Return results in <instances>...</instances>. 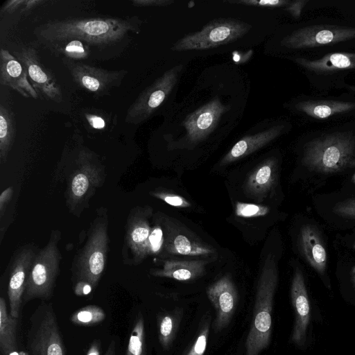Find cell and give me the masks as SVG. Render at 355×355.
I'll return each instance as SVG.
<instances>
[{"mask_svg": "<svg viewBox=\"0 0 355 355\" xmlns=\"http://www.w3.org/2000/svg\"><path fill=\"white\" fill-rule=\"evenodd\" d=\"M16 128L13 113L2 104L0 105V159L6 161L13 144Z\"/></svg>", "mask_w": 355, "mask_h": 355, "instance_id": "cell-26", "label": "cell"}, {"mask_svg": "<svg viewBox=\"0 0 355 355\" xmlns=\"http://www.w3.org/2000/svg\"><path fill=\"white\" fill-rule=\"evenodd\" d=\"M207 295L216 311L214 328L220 331L230 323L236 307L237 291L230 275H225L211 284Z\"/></svg>", "mask_w": 355, "mask_h": 355, "instance_id": "cell-15", "label": "cell"}, {"mask_svg": "<svg viewBox=\"0 0 355 355\" xmlns=\"http://www.w3.org/2000/svg\"><path fill=\"white\" fill-rule=\"evenodd\" d=\"M104 355H116V343L114 340L110 343Z\"/></svg>", "mask_w": 355, "mask_h": 355, "instance_id": "cell-44", "label": "cell"}, {"mask_svg": "<svg viewBox=\"0 0 355 355\" xmlns=\"http://www.w3.org/2000/svg\"><path fill=\"white\" fill-rule=\"evenodd\" d=\"M278 283L275 257L268 254L262 265L255 297L253 319L246 340V355H259L270 341L273 300Z\"/></svg>", "mask_w": 355, "mask_h": 355, "instance_id": "cell-2", "label": "cell"}, {"mask_svg": "<svg viewBox=\"0 0 355 355\" xmlns=\"http://www.w3.org/2000/svg\"><path fill=\"white\" fill-rule=\"evenodd\" d=\"M152 214L150 207L133 208L128 216L125 241L136 263L149 255V236L151 232L149 218Z\"/></svg>", "mask_w": 355, "mask_h": 355, "instance_id": "cell-14", "label": "cell"}, {"mask_svg": "<svg viewBox=\"0 0 355 355\" xmlns=\"http://www.w3.org/2000/svg\"><path fill=\"white\" fill-rule=\"evenodd\" d=\"M55 54H61L72 61L80 62L90 55L91 46L86 42L76 39L44 43Z\"/></svg>", "mask_w": 355, "mask_h": 355, "instance_id": "cell-25", "label": "cell"}, {"mask_svg": "<svg viewBox=\"0 0 355 355\" xmlns=\"http://www.w3.org/2000/svg\"><path fill=\"white\" fill-rule=\"evenodd\" d=\"M182 69L181 64L173 67L146 88L128 109L125 122L137 125L147 120L171 92Z\"/></svg>", "mask_w": 355, "mask_h": 355, "instance_id": "cell-8", "label": "cell"}, {"mask_svg": "<svg viewBox=\"0 0 355 355\" xmlns=\"http://www.w3.org/2000/svg\"><path fill=\"white\" fill-rule=\"evenodd\" d=\"M353 249H354V250H355V242H354V243L353 244Z\"/></svg>", "mask_w": 355, "mask_h": 355, "instance_id": "cell-47", "label": "cell"}, {"mask_svg": "<svg viewBox=\"0 0 355 355\" xmlns=\"http://www.w3.org/2000/svg\"><path fill=\"white\" fill-rule=\"evenodd\" d=\"M62 62L73 81L97 96L109 94L112 89L119 87L128 73L126 70H107L66 58H62Z\"/></svg>", "mask_w": 355, "mask_h": 355, "instance_id": "cell-9", "label": "cell"}, {"mask_svg": "<svg viewBox=\"0 0 355 355\" xmlns=\"http://www.w3.org/2000/svg\"><path fill=\"white\" fill-rule=\"evenodd\" d=\"M40 0H10L7 1L1 9V15H10L18 12H28L42 3Z\"/></svg>", "mask_w": 355, "mask_h": 355, "instance_id": "cell-34", "label": "cell"}, {"mask_svg": "<svg viewBox=\"0 0 355 355\" xmlns=\"http://www.w3.org/2000/svg\"><path fill=\"white\" fill-rule=\"evenodd\" d=\"M60 239V233L53 232L47 245L36 254L23 295L24 302L51 297L62 259L58 248Z\"/></svg>", "mask_w": 355, "mask_h": 355, "instance_id": "cell-5", "label": "cell"}, {"mask_svg": "<svg viewBox=\"0 0 355 355\" xmlns=\"http://www.w3.org/2000/svg\"><path fill=\"white\" fill-rule=\"evenodd\" d=\"M0 83L25 98H38V92L28 80L27 71L21 62L8 50H0Z\"/></svg>", "mask_w": 355, "mask_h": 355, "instance_id": "cell-17", "label": "cell"}, {"mask_svg": "<svg viewBox=\"0 0 355 355\" xmlns=\"http://www.w3.org/2000/svg\"><path fill=\"white\" fill-rule=\"evenodd\" d=\"M334 211L343 218L355 220V198L338 202L334 206Z\"/></svg>", "mask_w": 355, "mask_h": 355, "instance_id": "cell-37", "label": "cell"}, {"mask_svg": "<svg viewBox=\"0 0 355 355\" xmlns=\"http://www.w3.org/2000/svg\"><path fill=\"white\" fill-rule=\"evenodd\" d=\"M24 66L28 78L36 90L46 98L61 103L62 94L60 85L51 71L44 67L36 50L31 46H21L12 53Z\"/></svg>", "mask_w": 355, "mask_h": 355, "instance_id": "cell-10", "label": "cell"}, {"mask_svg": "<svg viewBox=\"0 0 355 355\" xmlns=\"http://www.w3.org/2000/svg\"><path fill=\"white\" fill-rule=\"evenodd\" d=\"M351 277H352V284H353L354 288L355 289V266L352 268Z\"/></svg>", "mask_w": 355, "mask_h": 355, "instance_id": "cell-45", "label": "cell"}, {"mask_svg": "<svg viewBox=\"0 0 355 355\" xmlns=\"http://www.w3.org/2000/svg\"><path fill=\"white\" fill-rule=\"evenodd\" d=\"M277 161L270 157L257 166L249 175L245 183V191L257 202H262L277 180Z\"/></svg>", "mask_w": 355, "mask_h": 355, "instance_id": "cell-19", "label": "cell"}, {"mask_svg": "<svg viewBox=\"0 0 355 355\" xmlns=\"http://www.w3.org/2000/svg\"><path fill=\"white\" fill-rule=\"evenodd\" d=\"M141 21L135 17H94L53 20L39 26L35 35L43 43L70 39L80 40L94 47L116 44L129 32H139Z\"/></svg>", "mask_w": 355, "mask_h": 355, "instance_id": "cell-1", "label": "cell"}, {"mask_svg": "<svg viewBox=\"0 0 355 355\" xmlns=\"http://www.w3.org/2000/svg\"><path fill=\"white\" fill-rule=\"evenodd\" d=\"M228 3H241L248 6L264 7V8H275L282 6L288 3L286 1L282 0H237V1H226Z\"/></svg>", "mask_w": 355, "mask_h": 355, "instance_id": "cell-38", "label": "cell"}, {"mask_svg": "<svg viewBox=\"0 0 355 355\" xmlns=\"http://www.w3.org/2000/svg\"><path fill=\"white\" fill-rule=\"evenodd\" d=\"M125 355H146L144 321L141 313L132 329Z\"/></svg>", "mask_w": 355, "mask_h": 355, "instance_id": "cell-30", "label": "cell"}, {"mask_svg": "<svg viewBox=\"0 0 355 355\" xmlns=\"http://www.w3.org/2000/svg\"><path fill=\"white\" fill-rule=\"evenodd\" d=\"M302 161L316 172L340 171L355 164V140L346 134L321 137L307 144Z\"/></svg>", "mask_w": 355, "mask_h": 355, "instance_id": "cell-3", "label": "cell"}, {"mask_svg": "<svg viewBox=\"0 0 355 355\" xmlns=\"http://www.w3.org/2000/svg\"><path fill=\"white\" fill-rule=\"evenodd\" d=\"M299 108L311 116L324 119L336 113L349 110L353 105L340 102H304L299 104Z\"/></svg>", "mask_w": 355, "mask_h": 355, "instance_id": "cell-27", "label": "cell"}, {"mask_svg": "<svg viewBox=\"0 0 355 355\" xmlns=\"http://www.w3.org/2000/svg\"><path fill=\"white\" fill-rule=\"evenodd\" d=\"M89 123L96 129H101L105 127V122L104 119L98 115L87 114L86 116Z\"/></svg>", "mask_w": 355, "mask_h": 355, "instance_id": "cell-41", "label": "cell"}, {"mask_svg": "<svg viewBox=\"0 0 355 355\" xmlns=\"http://www.w3.org/2000/svg\"><path fill=\"white\" fill-rule=\"evenodd\" d=\"M108 247L107 218H101L93 225L88 240L79 254L75 275L78 282L97 285L105 269Z\"/></svg>", "mask_w": 355, "mask_h": 355, "instance_id": "cell-6", "label": "cell"}, {"mask_svg": "<svg viewBox=\"0 0 355 355\" xmlns=\"http://www.w3.org/2000/svg\"><path fill=\"white\" fill-rule=\"evenodd\" d=\"M297 61L304 67L317 72L355 68V54L337 53L327 55L315 61L303 59H297Z\"/></svg>", "mask_w": 355, "mask_h": 355, "instance_id": "cell-24", "label": "cell"}, {"mask_svg": "<svg viewBox=\"0 0 355 355\" xmlns=\"http://www.w3.org/2000/svg\"><path fill=\"white\" fill-rule=\"evenodd\" d=\"M164 243L163 230L159 225L152 228L149 236V254H158Z\"/></svg>", "mask_w": 355, "mask_h": 355, "instance_id": "cell-36", "label": "cell"}, {"mask_svg": "<svg viewBox=\"0 0 355 355\" xmlns=\"http://www.w3.org/2000/svg\"><path fill=\"white\" fill-rule=\"evenodd\" d=\"M291 297L295 317L291 340L297 347L304 348L311 324V310L304 277L298 268L293 277Z\"/></svg>", "mask_w": 355, "mask_h": 355, "instance_id": "cell-11", "label": "cell"}, {"mask_svg": "<svg viewBox=\"0 0 355 355\" xmlns=\"http://www.w3.org/2000/svg\"><path fill=\"white\" fill-rule=\"evenodd\" d=\"M18 318L8 311L6 302L0 298V350L3 355H12L17 350V327Z\"/></svg>", "mask_w": 355, "mask_h": 355, "instance_id": "cell-23", "label": "cell"}, {"mask_svg": "<svg viewBox=\"0 0 355 355\" xmlns=\"http://www.w3.org/2000/svg\"><path fill=\"white\" fill-rule=\"evenodd\" d=\"M209 324V317H206L202 323L196 339L186 355H204L207 344Z\"/></svg>", "mask_w": 355, "mask_h": 355, "instance_id": "cell-32", "label": "cell"}, {"mask_svg": "<svg viewBox=\"0 0 355 355\" xmlns=\"http://www.w3.org/2000/svg\"><path fill=\"white\" fill-rule=\"evenodd\" d=\"M207 263L204 260L166 261L162 269L155 270L152 274L178 281H190L205 273Z\"/></svg>", "mask_w": 355, "mask_h": 355, "instance_id": "cell-22", "label": "cell"}, {"mask_svg": "<svg viewBox=\"0 0 355 355\" xmlns=\"http://www.w3.org/2000/svg\"><path fill=\"white\" fill-rule=\"evenodd\" d=\"M151 195L175 207L186 208L191 206V203L188 200L177 194L164 191H155L151 193Z\"/></svg>", "mask_w": 355, "mask_h": 355, "instance_id": "cell-35", "label": "cell"}, {"mask_svg": "<svg viewBox=\"0 0 355 355\" xmlns=\"http://www.w3.org/2000/svg\"><path fill=\"white\" fill-rule=\"evenodd\" d=\"M101 343L99 339L94 340L88 349L87 355H101Z\"/></svg>", "mask_w": 355, "mask_h": 355, "instance_id": "cell-43", "label": "cell"}, {"mask_svg": "<svg viewBox=\"0 0 355 355\" xmlns=\"http://www.w3.org/2000/svg\"><path fill=\"white\" fill-rule=\"evenodd\" d=\"M13 193V189L11 187H8L0 195V214L1 217L3 214V209H5L7 203L9 202Z\"/></svg>", "mask_w": 355, "mask_h": 355, "instance_id": "cell-40", "label": "cell"}, {"mask_svg": "<svg viewBox=\"0 0 355 355\" xmlns=\"http://www.w3.org/2000/svg\"><path fill=\"white\" fill-rule=\"evenodd\" d=\"M225 111L226 107L220 99L214 98L191 113L183 123L189 140L196 143L205 139L213 131Z\"/></svg>", "mask_w": 355, "mask_h": 355, "instance_id": "cell-16", "label": "cell"}, {"mask_svg": "<svg viewBox=\"0 0 355 355\" xmlns=\"http://www.w3.org/2000/svg\"><path fill=\"white\" fill-rule=\"evenodd\" d=\"M180 311L166 313L159 316L158 320L159 340L164 349H168L172 344L180 324Z\"/></svg>", "mask_w": 355, "mask_h": 355, "instance_id": "cell-28", "label": "cell"}, {"mask_svg": "<svg viewBox=\"0 0 355 355\" xmlns=\"http://www.w3.org/2000/svg\"><path fill=\"white\" fill-rule=\"evenodd\" d=\"M92 172L90 166L86 164H83L79 171H76L69 187V196L73 203L80 200L88 191L91 181H94L90 175H92Z\"/></svg>", "mask_w": 355, "mask_h": 355, "instance_id": "cell-29", "label": "cell"}, {"mask_svg": "<svg viewBox=\"0 0 355 355\" xmlns=\"http://www.w3.org/2000/svg\"><path fill=\"white\" fill-rule=\"evenodd\" d=\"M105 317V313L101 308L88 305L77 310L70 320L73 324L88 326L101 322Z\"/></svg>", "mask_w": 355, "mask_h": 355, "instance_id": "cell-31", "label": "cell"}, {"mask_svg": "<svg viewBox=\"0 0 355 355\" xmlns=\"http://www.w3.org/2000/svg\"><path fill=\"white\" fill-rule=\"evenodd\" d=\"M299 243L306 261L320 275H323L327 266V252L316 229L310 225L304 226L300 231Z\"/></svg>", "mask_w": 355, "mask_h": 355, "instance_id": "cell-20", "label": "cell"}, {"mask_svg": "<svg viewBox=\"0 0 355 355\" xmlns=\"http://www.w3.org/2000/svg\"><path fill=\"white\" fill-rule=\"evenodd\" d=\"M355 37V28L313 26L298 29L286 37L282 45L292 49L335 43Z\"/></svg>", "mask_w": 355, "mask_h": 355, "instance_id": "cell-12", "label": "cell"}, {"mask_svg": "<svg viewBox=\"0 0 355 355\" xmlns=\"http://www.w3.org/2000/svg\"><path fill=\"white\" fill-rule=\"evenodd\" d=\"M352 180V182L355 184V173L353 175Z\"/></svg>", "mask_w": 355, "mask_h": 355, "instance_id": "cell-46", "label": "cell"}, {"mask_svg": "<svg viewBox=\"0 0 355 355\" xmlns=\"http://www.w3.org/2000/svg\"><path fill=\"white\" fill-rule=\"evenodd\" d=\"M270 211L267 206L237 202L235 214L243 218H252L265 216Z\"/></svg>", "mask_w": 355, "mask_h": 355, "instance_id": "cell-33", "label": "cell"}, {"mask_svg": "<svg viewBox=\"0 0 355 355\" xmlns=\"http://www.w3.org/2000/svg\"><path fill=\"white\" fill-rule=\"evenodd\" d=\"M135 6H166L174 1L173 0H134L132 1Z\"/></svg>", "mask_w": 355, "mask_h": 355, "instance_id": "cell-39", "label": "cell"}, {"mask_svg": "<svg viewBox=\"0 0 355 355\" xmlns=\"http://www.w3.org/2000/svg\"><path fill=\"white\" fill-rule=\"evenodd\" d=\"M282 127L274 126L254 135L245 136L238 141L220 162L221 165H226L254 153L263 147L281 132Z\"/></svg>", "mask_w": 355, "mask_h": 355, "instance_id": "cell-21", "label": "cell"}, {"mask_svg": "<svg viewBox=\"0 0 355 355\" xmlns=\"http://www.w3.org/2000/svg\"><path fill=\"white\" fill-rule=\"evenodd\" d=\"M250 28L249 24L236 19H216L207 24L200 31L180 39L171 49L183 51L216 47L242 37Z\"/></svg>", "mask_w": 355, "mask_h": 355, "instance_id": "cell-7", "label": "cell"}, {"mask_svg": "<svg viewBox=\"0 0 355 355\" xmlns=\"http://www.w3.org/2000/svg\"><path fill=\"white\" fill-rule=\"evenodd\" d=\"M29 322L26 336L28 355H66L57 316L51 303L42 300L30 316Z\"/></svg>", "mask_w": 355, "mask_h": 355, "instance_id": "cell-4", "label": "cell"}, {"mask_svg": "<svg viewBox=\"0 0 355 355\" xmlns=\"http://www.w3.org/2000/svg\"><path fill=\"white\" fill-rule=\"evenodd\" d=\"M164 247L169 253L187 256H206L215 252L211 246L202 243L190 233L187 234L173 222L167 220L164 224Z\"/></svg>", "mask_w": 355, "mask_h": 355, "instance_id": "cell-18", "label": "cell"}, {"mask_svg": "<svg viewBox=\"0 0 355 355\" xmlns=\"http://www.w3.org/2000/svg\"><path fill=\"white\" fill-rule=\"evenodd\" d=\"M35 256L33 248L27 245L21 248L13 259L8 287V296L9 313L15 318H19L26 282Z\"/></svg>", "mask_w": 355, "mask_h": 355, "instance_id": "cell-13", "label": "cell"}, {"mask_svg": "<svg viewBox=\"0 0 355 355\" xmlns=\"http://www.w3.org/2000/svg\"><path fill=\"white\" fill-rule=\"evenodd\" d=\"M92 286L84 282H77L75 286V293L77 295H85L90 293Z\"/></svg>", "mask_w": 355, "mask_h": 355, "instance_id": "cell-42", "label": "cell"}]
</instances>
